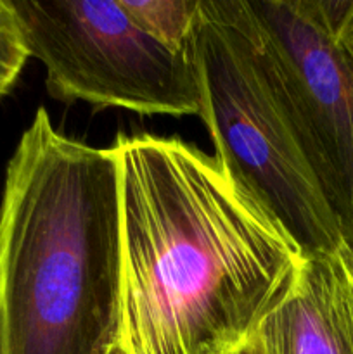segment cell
Instances as JSON below:
<instances>
[{"instance_id": "1", "label": "cell", "mask_w": 353, "mask_h": 354, "mask_svg": "<svg viewBox=\"0 0 353 354\" xmlns=\"http://www.w3.org/2000/svg\"><path fill=\"white\" fill-rule=\"evenodd\" d=\"M127 354H228L258 332L301 261L215 156L179 137L120 135Z\"/></svg>"}, {"instance_id": "2", "label": "cell", "mask_w": 353, "mask_h": 354, "mask_svg": "<svg viewBox=\"0 0 353 354\" xmlns=\"http://www.w3.org/2000/svg\"><path fill=\"white\" fill-rule=\"evenodd\" d=\"M121 290L116 152L61 133L38 107L0 199V354H111Z\"/></svg>"}, {"instance_id": "3", "label": "cell", "mask_w": 353, "mask_h": 354, "mask_svg": "<svg viewBox=\"0 0 353 354\" xmlns=\"http://www.w3.org/2000/svg\"><path fill=\"white\" fill-rule=\"evenodd\" d=\"M190 50L221 168L303 258L336 251L346 241L258 71L237 0H199Z\"/></svg>"}, {"instance_id": "4", "label": "cell", "mask_w": 353, "mask_h": 354, "mask_svg": "<svg viewBox=\"0 0 353 354\" xmlns=\"http://www.w3.org/2000/svg\"><path fill=\"white\" fill-rule=\"evenodd\" d=\"M54 99L144 116H199L192 50L142 30L120 0H12Z\"/></svg>"}, {"instance_id": "5", "label": "cell", "mask_w": 353, "mask_h": 354, "mask_svg": "<svg viewBox=\"0 0 353 354\" xmlns=\"http://www.w3.org/2000/svg\"><path fill=\"white\" fill-rule=\"evenodd\" d=\"M258 71L353 245V62L322 0H237Z\"/></svg>"}, {"instance_id": "6", "label": "cell", "mask_w": 353, "mask_h": 354, "mask_svg": "<svg viewBox=\"0 0 353 354\" xmlns=\"http://www.w3.org/2000/svg\"><path fill=\"white\" fill-rule=\"evenodd\" d=\"M256 334L266 354H353V245L301 258Z\"/></svg>"}, {"instance_id": "7", "label": "cell", "mask_w": 353, "mask_h": 354, "mask_svg": "<svg viewBox=\"0 0 353 354\" xmlns=\"http://www.w3.org/2000/svg\"><path fill=\"white\" fill-rule=\"evenodd\" d=\"M132 19L173 50H189L199 0H120Z\"/></svg>"}, {"instance_id": "8", "label": "cell", "mask_w": 353, "mask_h": 354, "mask_svg": "<svg viewBox=\"0 0 353 354\" xmlns=\"http://www.w3.org/2000/svg\"><path fill=\"white\" fill-rule=\"evenodd\" d=\"M30 57L12 0H0V99L10 92Z\"/></svg>"}, {"instance_id": "9", "label": "cell", "mask_w": 353, "mask_h": 354, "mask_svg": "<svg viewBox=\"0 0 353 354\" xmlns=\"http://www.w3.org/2000/svg\"><path fill=\"white\" fill-rule=\"evenodd\" d=\"M332 33L353 62V0H322Z\"/></svg>"}, {"instance_id": "10", "label": "cell", "mask_w": 353, "mask_h": 354, "mask_svg": "<svg viewBox=\"0 0 353 354\" xmlns=\"http://www.w3.org/2000/svg\"><path fill=\"white\" fill-rule=\"evenodd\" d=\"M228 354H266L265 348H263V342L260 341L258 334L253 335L251 339L241 344L239 348H235L234 351H230Z\"/></svg>"}, {"instance_id": "11", "label": "cell", "mask_w": 353, "mask_h": 354, "mask_svg": "<svg viewBox=\"0 0 353 354\" xmlns=\"http://www.w3.org/2000/svg\"><path fill=\"white\" fill-rule=\"evenodd\" d=\"M111 354H127V351H125V349H123V348H121V346H118V348H116V349H114V351H113V353H111Z\"/></svg>"}]
</instances>
